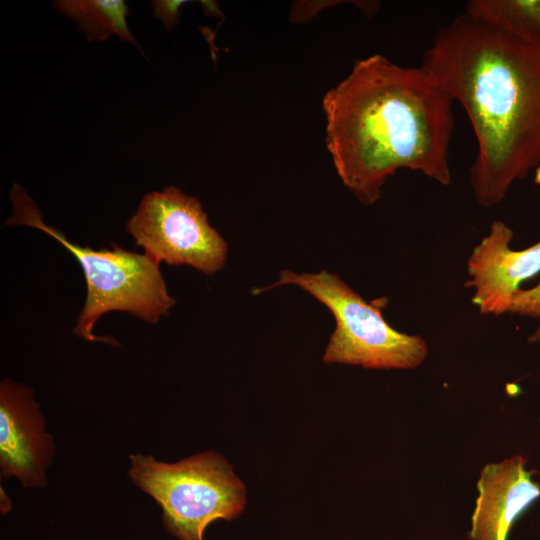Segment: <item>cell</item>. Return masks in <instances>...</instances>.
Segmentation results:
<instances>
[{
    "label": "cell",
    "instance_id": "5",
    "mask_svg": "<svg viewBox=\"0 0 540 540\" xmlns=\"http://www.w3.org/2000/svg\"><path fill=\"white\" fill-rule=\"evenodd\" d=\"M128 474L162 509L163 526L178 540H204L209 524L232 521L246 506V487L217 452L176 463L130 455Z\"/></svg>",
    "mask_w": 540,
    "mask_h": 540
},
{
    "label": "cell",
    "instance_id": "15",
    "mask_svg": "<svg viewBox=\"0 0 540 540\" xmlns=\"http://www.w3.org/2000/svg\"><path fill=\"white\" fill-rule=\"evenodd\" d=\"M539 422H540V418H539Z\"/></svg>",
    "mask_w": 540,
    "mask_h": 540
},
{
    "label": "cell",
    "instance_id": "8",
    "mask_svg": "<svg viewBox=\"0 0 540 540\" xmlns=\"http://www.w3.org/2000/svg\"><path fill=\"white\" fill-rule=\"evenodd\" d=\"M54 446L32 391L10 380L0 384V466L4 477L15 476L22 487L46 486L45 470Z\"/></svg>",
    "mask_w": 540,
    "mask_h": 540
},
{
    "label": "cell",
    "instance_id": "4",
    "mask_svg": "<svg viewBox=\"0 0 540 540\" xmlns=\"http://www.w3.org/2000/svg\"><path fill=\"white\" fill-rule=\"evenodd\" d=\"M281 285L302 288L333 314L336 327L325 347V364L411 370L428 356V345L421 335L400 332L386 321L382 314L386 299L365 300L335 273L282 270L277 282L252 292L259 294Z\"/></svg>",
    "mask_w": 540,
    "mask_h": 540
},
{
    "label": "cell",
    "instance_id": "2",
    "mask_svg": "<svg viewBox=\"0 0 540 540\" xmlns=\"http://www.w3.org/2000/svg\"><path fill=\"white\" fill-rule=\"evenodd\" d=\"M421 66L465 109L477 142L472 192L496 206L540 165V45L463 13L439 30Z\"/></svg>",
    "mask_w": 540,
    "mask_h": 540
},
{
    "label": "cell",
    "instance_id": "14",
    "mask_svg": "<svg viewBox=\"0 0 540 540\" xmlns=\"http://www.w3.org/2000/svg\"><path fill=\"white\" fill-rule=\"evenodd\" d=\"M538 180H540V177L538 178Z\"/></svg>",
    "mask_w": 540,
    "mask_h": 540
},
{
    "label": "cell",
    "instance_id": "12",
    "mask_svg": "<svg viewBox=\"0 0 540 540\" xmlns=\"http://www.w3.org/2000/svg\"><path fill=\"white\" fill-rule=\"evenodd\" d=\"M509 314L534 320L536 326L528 337V342L540 344V282L534 287L520 289L514 295Z\"/></svg>",
    "mask_w": 540,
    "mask_h": 540
},
{
    "label": "cell",
    "instance_id": "10",
    "mask_svg": "<svg viewBox=\"0 0 540 540\" xmlns=\"http://www.w3.org/2000/svg\"><path fill=\"white\" fill-rule=\"evenodd\" d=\"M464 13L522 42L540 45V0H471Z\"/></svg>",
    "mask_w": 540,
    "mask_h": 540
},
{
    "label": "cell",
    "instance_id": "7",
    "mask_svg": "<svg viewBox=\"0 0 540 540\" xmlns=\"http://www.w3.org/2000/svg\"><path fill=\"white\" fill-rule=\"evenodd\" d=\"M513 230L502 220L492 222L488 233L474 246L467 259L471 302L482 315L509 314L520 285L540 272V240L515 250Z\"/></svg>",
    "mask_w": 540,
    "mask_h": 540
},
{
    "label": "cell",
    "instance_id": "3",
    "mask_svg": "<svg viewBox=\"0 0 540 540\" xmlns=\"http://www.w3.org/2000/svg\"><path fill=\"white\" fill-rule=\"evenodd\" d=\"M11 200L13 214L5 224L42 230L69 250L82 267L87 293L74 335L110 343L93 333L99 317L110 311H125L152 324L168 315L175 299L168 294L159 264L149 256L124 250L116 243H112V250H93L70 242L61 231L44 223L35 203L18 183L11 189Z\"/></svg>",
    "mask_w": 540,
    "mask_h": 540
},
{
    "label": "cell",
    "instance_id": "6",
    "mask_svg": "<svg viewBox=\"0 0 540 540\" xmlns=\"http://www.w3.org/2000/svg\"><path fill=\"white\" fill-rule=\"evenodd\" d=\"M126 231L158 264L189 265L212 275L226 262L228 245L209 224L199 200L176 187L146 194Z\"/></svg>",
    "mask_w": 540,
    "mask_h": 540
},
{
    "label": "cell",
    "instance_id": "1",
    "mask_svg": "<svg viewBox=\"0 0 540 540\" xmlns=\"http://www.w3.org/2000/svg\"><path fill=\"white\" fill-rule=\"evenodd\" d=\"M453 103L422 66L381 54L355 61L323 98L327 150L344 186L373 205L401 169L449 185Z\"/></svg>",
    "mask_w": 540,
    "mask_h": 540
},
{
    "label": "cell",
    "instance_id": "11",
    "mask_svg": "<svg viewBox=\"0 0 540 540\" xmlns=\"http://www.w3.org/2000/svg\"><path fill=\"white\" fill-rule=\"evenodd\" d=\"M53 7L71 18L87 41L117 36L139 47L128 29V6L122 0H58L53 2Z\"/></svg>",
    "mask_w": 540,
    "mask_h": 540
},
{
    "label": "cell",
    "instance_id": "13",
    "mask_svg": "<svg viewBox=\"0 0 540 540\" xmlns=\"http://www.w3.org/2000/svg\"><path fill=\"white\" fill-rule=\"evenodd\" d=\"M186 1L156 0L152 1V8L156 18L160 19L167 30L179 23L180 7Z\"/></svg>",
    "mask_w": 540,
    "mask_h": 540
},
{
    "label": "cell",
    "instance_id": "9",
    "mask_svg": "<svg viewBox=\"0 0 540 540\" xmlns=\"http://www.w3.org/2000/svg\"><path fill=\"white\" fill-rule=\"evenodd\" d=\"M522 455L488 463L476 483L478 495L468 540H508L514 523L540 498V483Z\"/></svg>",
    "mask_w": 540,
    "mask_h": 540
}]
</instances>
